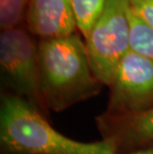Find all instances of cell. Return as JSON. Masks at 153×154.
I'll return each mask as SVG.
<instances>
[{
    "mask_svg": "<svg viewBox=\"0 0 153 154\" xmlns=\"http://www.w3.org/2000/svg\"><path fill=\"white\" fill-rule=\"evenodd\" d=\"M126 154H153V145L147 146V147H143V148L134 150Z\"/></svg>",
    "mask_w": 153,
    "mask_h": 154,
    "instance_id": "7c38bea8",
    "label": "cell"
},
{
    "mask_svg": "<svg viewBox=\"0 0 153 154\" xmlns=\"http://www.w3.org/2000/svg\"><path fill=\"white\" fill-rule=\"evenodd\" d=\"M128 0H107L84 39L94 76L109 87L120 61L130 50Z\"/></svg>",
    "mask_w": 153,
    "mask_h": 154,
    "instance_id": "3957f363",
    "label": "cell"
},
{
    "mask_svg": "<svg viewBox=\"0 0 153 154\" xmlns=\"http://www.w3.org/2000/svg\"><path fill=\"white\" fill-rule=\"evenodd\" d=\"M1 154H5V153H1Z\"/></svg>",
    "mask_w": 153,
    "mask_h": 154,
    "instance_id": "4fadbf2b",
    "label": "cell"
},
{
    "mask_svg": "<svg viewBox=\"0 0 153 154\" xmlns=\"http://www.w3.org/2000/svg\"><path fill=\"white\" fill-rule=\"evenodd\" d=\"M130 7L153 28V0H128Z\"/></svg>",
    "mask_w": 153,
    "mask_h": 154,
    "instance_id": "8fae6325",
    "label": "cell"
},
{
    "mask_svg": "<svg viewBox=\"0 0 153 154\" xmlns=\"http://www.w3.org/2000/svg\"><path fill=\"white\" fill-rule=\"evenodd\" d=\"M128 19L130 50L153 60V28L133 11L130 5Z\"/></svg>",
    "mask_w": 153,
    "mask_h": 154,
    "instance_id": "ba28073f",
    "label": "cell"
},
{
    "mask_svg": "<svg viewBox=\"0 0 153 154\" xmlns=\"http://www.w3.org/2000/svg\"><path fill=\"white\" fill-rule=\"evenodd\" d=\"M29 0H0V27L2 30L18 27L26 17Z\"/></svg>",
    "mask_w": 153,
    "mask_h": 154,
    "instance_id": "30bf717a",
    "label": "cell"
},
{
    "mask_svg": "<svg viewBox=\"0 0 153 154\" xmlns=\"http://www.w3.org/2000/svg\"><path fill=\"white\" fill-rule=\"evenodd\" d=\"M20 26L1 31L0 66L5 80L19 96L44 109L40 91L38 46Z\"/></svg>",
    "mask_w": 153,
    "mask_h": 154,
    "instance_id": "277c9868",
    "label": "cell"
},
{
    "mask_svg": "<svg viewBox=\"0 0 153 154\" xmlns=\"http://www.w3.org/2000/svg\"><path fill=\"white\" fill-rule=\"evenodd\" d=\"M0 146L5 154H116L106 139L83 142L57 131L38 107L17 94L2 97Z\"/></svg>",
    "mask_w": 153,
    "mask_h": 154,
    "instance_id": "7a4b0ae2",
    "label": "cell"
},
{
    "mask_svg": "<svg viewBox=\"0 0 153 154\" xmlns=\"http://www.w3.org/2000/svg\"><path fill=\"white\" fill-rule=\"evenodd\" d=\"M25 20L29 32L41 39L69 36L78 30L71 0H29Z\"/></svg>",
    "mask_w": 153,
    "mask_h": 154,
    "instance_id": "52a82bcc",
    "label": "cell"
},
{
    "mask_svg": "<svg viewBox=\"0 0 153 154\" xmlns=\"http://www.w3.org/2000/svg\"><path fill=\"white\" fill-rule=\"evenodd\" d=\"M107 0H71L78 30L84 39L99 17Z\"/></svg>",
    "mask_w": 153,
    "mask_h": 154,
    "instance_id": "9c48e42d",
    "label": "cell"
},
{
    "mask_svg": "<svg viewBox=\"0 0 153 154\" xmlns=\"http://www.w3.org/2000/svg\"><path fill=\"white\" fill-rule=\"evenodd\" d=\"M96 121L103 138L112 143L116 154L153 145V106L130 114L103 112Z\"/></svg>",
    "mask_w": 153,
    "mask_h": 154,
    "instance_id": "8992f818",
    "label": "cell"
},
{
    "mask_svg": "<svg viewBox=\"0 0 153 154\" xmlns=\"http://www.w3.org/2000/svg\"><path fill=\"white\" fill-rule=\"evenodd\" d=\"M38 58L44 109L60 112L102 90L103 85L94 76L79 34L41 39Z\"/></svg>",
    "mask_w": 153,
    "mask_h": 154,
    "instance_id": "6da1fadb",
    "label": "cell"
},
{
    "mask_svg": "<svg viewBox=\"0 0 153 154\" xmlns=\"http://www.w3.org/2000/svg\"><path fill=\"white\" fill-rule=\"evenodd\" d=\"M109 88L107 114H130L153 106V60L129 50Z\"/></svg>",
    "mask_w": 153,
    "mask_h": 154,
    "instance_id": "5b68a950",
    "label": "cell"
}]
</instances>
